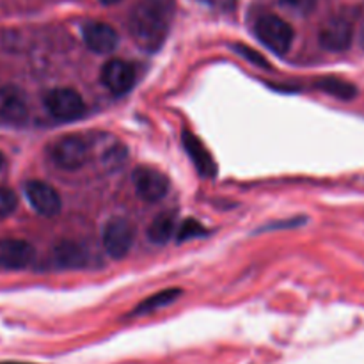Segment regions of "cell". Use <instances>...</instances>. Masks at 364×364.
Segmentation results:
<instances>
[{
  "label": "cell",
  "instance_id": "cell-1",
  "mask_svg": "<svg viewBox=\"0 0 364 364\" xmlns=\"http://www.w3.org/2000/svg\"><path fill=\"white\" fill-rule=\"evenodd\" d=\"M173 0H142L132 9L128 32L135 45L146 52H156L164 45L173 16Z\"/></svg>",
  "mask_w": 364,
  "mask_h": 364
},
{
  "label": "cell",
  "instance_id": "cell-2",
  "mask_svg": "<svg viewBox=\"0 0 364 364\" xmlns=\"http://www.w3.org/2000/svg\"><path fill=\"white\" fill-rule=\"evenodd\" d=\"M91 142L80 134H68L55 139L48 148V156L59 169H82L91 159Z\"/></svg>",
  "mask_w": 364,
  "mask_h": 364
},
{
  "label": "cell",
  "instance_id": "cell-3",
  "mask_svg": "<svg viewBox=\"0 0 364 364\" xmlns=\"http://www.w3.org/2000/svg\"><path fill=\"white\" fill-rule=\"evenodd\" d=\"M255 32L267 48L279 53V55L287 53L291 48V43H294V28H291V25L284 21L283 18L276 16V14H267V16L259 18L255 25Z\"/></svg>",
  "mask_w": 364,
  "mask_h": 364
},
{
  "label": "cell",
  "instance_id": "cell-4",
  "mask_svg": "<svg viewBox=\"0 0 364 364\" xmlns=\"http://www.w3.org/2000/svg\"><path fill=\"white\" fill-rule=\"evenodd\" d=\"M45 107L59 121H77L87 110L84 98L71 87H57L46 92Z\"/></svg>",
  "mask_w": 364,
  "mask_h": 364
},
{
  "label": "cell",
  "instance_id": "cell-5",
  "mask_svg": "<svg viewBox=\"0 0 364 364\" xmlns=\"http://www.w3.org/2000/svg\"><path fill=\"white\" fill-rule=\"evenodd\" d=\"M103 247L114 259H123L135 240V230L127 219L114 217L103 228Z\"/></svg>",
  "mask_w": 364,
  "mask_h": 364
},
{
  "label": "cell",
  "instance_id": "cell-6",
  "mask_svg": "<svg viewBox=\"0 0 364 364\" xmlns=\"http://www.w3.org/2000/svg\"><path fill=\"white\" fill-rule=\"evenodd\" d=\"M132 181L139 198L148 203L160 201L169 192V180L166 174L148 166L137 167L132 174Z\"/></svg>",
  "mask_w": 364,
  "mask_h": 364
},
{
  "label": "cell",
  "instance_id": "cell-7",
  "mask_svg": "<svg viewBox=\"0 0 364 364\" xmlns=\"http://www.w3.org/2000/svg\"><path fill=\"white\" fill-rule=\"evenodd\" d=\"M135 68L134 64L127 63L123 59H110L109 63L103 64L102 73H100V80L102 84L109 89L112 95H124L130 91L135 84Z\"/></svg>",
  "mask_w": 364,
  "mask_h": 364
},
{
  "label": "cell",
  "instance_id": "cell-8",
  "mask_svg": "<svg viewBox=\"0 0 364 364\" xmlns=\"http://www.w3.org/2000/svg\"><path fill=\"white\" fill-rule=\"evenodd\" d=\"M23 191L28 203L32 205V208H34L39 215L53 217L60 212V208H63V201H60L59 192L53 187H50L48 183H45V181H27Z\"/></svg>",
  "mask_w": 364,
  "mask_h": 364
},
{
  "label": "cell",
  "instance_id": "cell-9",
  "mask_svg": "<svg viewBox=\"0 0 364 364\" xmlns=\"http://www.w3.org/2000/svg\"><path fill=\"white\" fill-rule=\"evenodd\" d=\"M354 27L347 18L334 16L322 25L318 34L320 45L329 52H345L350 48Z\"/></svg>",
  "mask_w": 364,
  "mask_h": 364
},
{
  "label": "cell",
  "instance_id": "cell-10",
  "mask_svg": "<svg viewBox=\"0 0 364 364\" xmlns=\"http://www.w3.org/2000/svg\"><path fill=\"white\" fill-rule=\"evenodd\" d=\"M36 259L34 245L20 238L0 240V267L7 270H23Z\"/></svg>",
  "mask_w": 364,
  "mask_h": 364
},
{
  "label": "cell",
  "instance_id": "cell-11",
  "mask_svg": "<svg viewBox=\"0 0 364 364\" xmlns=\"http://www.w3.org/2000/svg\"><path fill=\"white\" fill-rule=\"evenodd\" d=\"M28 117V103L25 92L16 85L0 87V119L9 124H21Z\"/></svg>",
  "mask_w": 364,
  "mask_h": 364
},
{
  "label": "cell",
  "instance_id": "cell-12",
  "mask_svg": "<svg viewBox=\"0 0 364 364\" xmlns=\"http://www.w3.org/2000/svg\"><path fill=\"white\" fill-rule=\"evenodd\" d=\"M84 41L89 50L95 53H112L119 43V34L116 28L103 21H91L84 27Z\"/></svg>",
  "mask_w": 364,
  "mask_h": 364
},
{
  "label": "cell",
  "instance_id": "cell-13",
  "mask_svg": "<svg viewBox=\"0 0 364 364\" xmlns=\"http://www.w3.org/2000/svg\"><path fill=\"white\" fill-rule=\"evenodd\" d=\"M181 141H183L185 151L188 153V156H191L192 164L196 166L198 173L205 178L215 176L217 164L215 160H213L212 153H210L208 149H206V146L201 142V139L196 137L192 132L185 130L183 134H181Z\"/></svg>",
  "mask_w": 364,
  "mask_h": 364
},
{
  "label": "cell",
  "instance_id": "cell-14",
  "mask_svg": "<svg viewBox=\"0 0 364 364\" xmlns=\"http://www.w3.org/2000/svg\"><path fill=\"white\" fill-rule=\"evenodd\" d=\"M53 259L63 269H82L87 265L89 255L77 242H60L53 247Z\"/></svg>",
  "mask_w": 364,
  "mask_h": 364
},
{
  "label": "cell",
  "instance_id": "cell-15",
  "mask_svg": "<svg viewBox=\"0 0 364 364\" xmlns=\"http://www.w3.org/2000/svg\"><path fill=\"white\" fill-rule=\"evenodd\" d=\"M315 85L320 91L326 92V95L334 96L338 100H345V102H350V100H354L359 95V89L352 82H347L338 77L318 78Z\"/></svg>",
  "mask_w": 364,
  "mask_h": 364
},
{
  "label": "cell",
  "instance_id": "cell-16",
  "mask_svg": "<svg viewBox=\"0 0 364 364\" xmlns=\"http://www.w3.org/2000/svg\"><path fill=\"white\" fill-rule=\"evenodd\" d=\"M176 231V215L173 212H164L149 224L148 238L153 244H167Z\"/></svg>",
  "mask_w": 364,
  "mask_h": 364
},
{
  "label": "cell",
  "instance_id": "cell-17",
  "mask_svg": "<svg viewBox=\"0 0 364 364\" xmlns=\"http://www.w3.org/2000/svg\"><path fill=\"white\" fill-rule=\"evenodd\" d=\"M180 295H181L180 288H169V290L159 291V294L151 295V297H148L146 301H142L141 304L134 309V313H132V315H135V316L148 315V313L156 311V309L164 308V306L173 304L174 301H178V299H180Z\"/></svg>",
  "mask_w": 364,
  "mask_h": 364
},
{
  "label": "cell",
  "instance_id": "cell-18",
  "mask_svg": "<svg viewBox=\"0 0 364 364\" xmlns=\"http://www.w3.org/2000/svg\"><path fill=\"white\" fill-rule=\"evenodd\" d=\"M206 233H208V231L203 228L201 223H198V220L194 219H187L181 223L180 231H178V242H187L191 240V238L203 237V235Z\"/></svg>",
  "mask_w": 364,
  "mask_h": 364
},
{
  "label": "cell",
  "instance_id": "cell-19",
  "mask_svg": "<svg viewBox=\"0 0 364 364\" xmlns=\"http://www.w3.org/2000/svg\"><path fill=\"white\" fill-rule=\"evenodd\" d=\"M18 208V198L11 188L0 187V220L13 215L14 210Z\"/></svg>",
  "mask_w": 364,
  "mask_h": 364
},
{
  "label": "cell",
  "instance_id": "cell-20",
  "mask_svg": "<svg viewBox=\"0 0 364 364\" xmlns=\"http://www.w3.org/2000/svg\"><path fill=\"white\" fill-rule=\"evenodd\" d=\"M233 48H235V52H238L242 57H244V59H247L249 63L256 64V66H259V68H269L270 66L269 60H267L265 57L262 55V53H258V52H256V50L249 48V46L235 45Z\"/></svg>",
  "mask_w": 364,
  "mask_h": 364
},
{
  "label": "cell",
  "instance_id": "cell-21",
  "mask_svg": "<svg viewBox=\"0 0 364 364\" xmlns=\"http://www.w3.org/2000/svg\"><path fill=\"white\" fill-rule=\"evenodd\" d=\"M281 6L287 7V9L294 11V13L308 14L315 9L316 0H281Z\"/></svg>",
  "mask_w": 364,
  "mask_h": 364
},
{
  "label": "cell",
  "instance_id": "cell-22",
  "mask_svg": "<svg viewBox=\"0 0 364 364\" xmlns=\"http://www.w3.org/2000/svg\"><path fill=\"white\" fill-rule=\"evenodd\" d=\"M208 6L217 7L220 11H233L235 9V0H203Z\"/></svg>",
  "mask_w": 364,
  "mask_h": 364
},
{
  "label": "cell",
  "instance_id": "cell-23",
  "mask_svg": "<svg viewBox=\"0 0 364 364\" xmlns=\"http://www.w3.org/2000/svg\"><path fill=\"white\" fill-rule=\"evenodd\" d=\"M359 45H361V48L364 50V25L361 27V32H359Z\"/></svg>",
  "mask_w": 364,
  "mask_h": 364
},
{
  "label": "cell",
  "instance_id": "cell-24",
  "mask_svg": "<svg viewBox=\"0 0 364 364\" xmlns=\"http://www.w3.org/2000/svg\"><path fill=\"white\" fill-rule=\"evenodd\" d=\"M102 4H107V6H112V4H117L119 0H100Z\"/></svg>",
  "mask_w": 364,
  "mask_h": 364
},
{
  "label": "cell",
  "instance_id": "cell-25",
  "mask_svg": "<svg viewBox=\"0 0 364 364\" xmlns=\"http://www.w3.org/2000/svg\"><path fill=\"white\" fill-rule=\"evenodd\" d=\"M4 162H6V160H4L2 151H0V169H2V167H4Z\"/></svg>",
  "mask_w": 364,
  "mask_h": 364
},
{
  "label": "cell",
  "instance_id": "cell-26",
  "mask_svg": "<svg viewBox=\"0 0 364 364\" xmlns=\"http://www.w3.org/2000/svg\"><path fill=\"white\" fill-rule=\"evenodd\" d=\"M0 364H31V363H16V361H9V363H0Z\"/></svg>",
  "mask_w": 364,
  "mask_h": 364
}]
</instances>
